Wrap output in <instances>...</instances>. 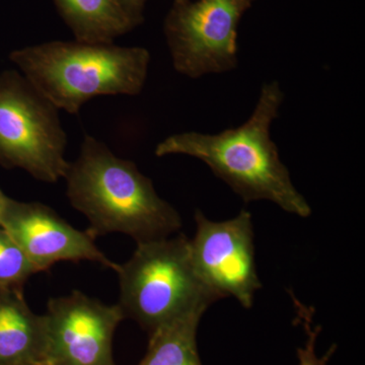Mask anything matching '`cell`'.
I'll use <instances>...</instances> for the list:
<instances>
[{
    "instance_id": "1",
    "label": "cell",
    "mask_w": 365,
    "mask_h": 365,
    "mask_svg": "<svg viewBox=\"0 0 365 365\" xmlns=\"http://www.w3.org/2000/svg\"><path fill=\"white\" fill-rule=\"evenodd\" d=\"M283 101L284 93L278 81L264 83L253 113L241 126L217 134H173L158 144L155 155L198 158L244 202L268 200L288 213L309 217L311 206L295 188L271 138V126L279 116Z\"/></svg>"
},
{
    "instance_id": "12",
    "label": "cell",
    "mask_w": 365,
    "mask_h": 365,
    "mask_svg": "<svg viewBox=\"0 0 365 365\" xmlns=\"http://www.w3.org/2000/svg\"><path fill=\"white\" fill-rule=\"evenodd\" d=\"M203 314H190L151 333L148 351L138 365H202L197 331Z\"/></svg>"
},
{
    "instance_id": "6",
    "label": "cell",
    "mask_w": 365,
    "mask_h": 365,
    "mask_svg": "<svg viewBox=\"0 0 365 365\" xmlns=\"http://www.w3.org/2000/svg\"><path fill=\"white\" fill-rule=\"evenodd\" d=\"M255 0L174 2L163 25L173 66L190 78L237 68V28Z\"/></svg>"
},
{
    "instance_id": "9",
    "label": "cell",
    "mask_w": 365,
    "mask_h": 365,
    "mask_svg": "<svg viewBox=\"0 0 365 365\" xmlns=\"http://www.w3.org/2000/svg\"><path fill=\"white\" fill-rule=\"evenodd\" d=\"M4 228L25 252L38 273L59 262L90 261L118 272L115 263L96 245L88 230H76L49 206L7 199L0 216Z\"/></svg>"
},
{
    "instance_id": "16",
    "label": "cell",
    "mask_w": 365,
    "mask_h": 365,
    "mask_svg": "<svg viewBox=\"0 0 365 365\" xmlns=\"http://www.w3.org/2000/svg\"><path fill=\"white\" fill-rule=\"evenodd\" d=\"M7 199H9V197L4 195V192L0 190V216H1L2 211H4V206H6Z\"/></svg>"
},
{
    "instance_id": "14",
    "label": "cell",
    "mask_w": 365,
    "mask_h": 365,
    "mask_svg": "<svg viewBox=\"0 0 365 365\" xmlns=\"http://www.w3.org/2000/svg\"><path fill=\"white\" fill-rule=\"evenodd\" d=\"M294 299L297 312V323L304 326L306 330L307 339L306 345L297 349V357H299V365H328L334 352L336 351L337 345H332V347L326 352L323 357H319L316 353L317 338H318L322 328L319 326L313 327L314 311L312 307H307L300 304L299 300Z\"/></svg>"
},
{
    "instance_id": "7",
    "label": "cell",
    "mask_w": 365,
    "mask_h": 365,
    "mask_svg": "<svg viewBox=\"0 0 365 365\" xmlns=\"http://www.w3.org/2000/svg\"><path fill=\"white\" fill-rule=\"evenodd\" d=\"M190 255L196 272L220 299L234 297L245 309L253 307L262 288L255 260L252 215L242 210L225 222H212L197 210Z\"/></svg>"
},
{
    "instance_id": "10",
    "label": "cell",
    "mask_w": 365,
    "mask_h": 365,
    "mask_svg": "<svg viewBox=\"0 0 365 365\" xmlns=\"http://www.w3.org/2000/svg\"><path fill=\"white\" fill-rule=\"evenodd\" d=\"M44 314L34 313L23 290H0V365H43Z\"/></svg>"
},
{
    "instance_id": "8",
    "label": "cell",
    "mask_w": 365,
    "mask_h": 365,
    "mask_svg": "<svg viewBox=\"0 0 365 365\" xmlns=\"http://www.w3.org/2000/svg\"><path fill=\"white\" fill-rule=\"evenodd\" d=\"M43 365H116L113 338L125 319L109 306L81 292L48 302Z\"/></svg>"
},
{
    "instance_id": "11",
    "label": "cell",
    "mask_w": 365,
    "mask_h": 365,
    "mask_svg": "<svg viewBox=\"0 0 365 365\" xmlns=\"http://www.w3.org/2000/svg\"><path fill=\"white\" fill-rule=\"evenodd\" d=\"M74 40L114 43L140 25L120 0H53Z\"/></svg>"
},
{
    "instance_id": "3",
    "label": "cell",
    "mask_w": 365,
    "mask_h": 365,
    "mask_svg": "<svg viewBox=\"0 0 365 365\" xmlns=\"http://www.w3.org/2000/svg\"><path fill=\"white\" fill-rule=\"evenodd\" d=\"M9 59L59 111L76 115L97 97L139 95L151 56L143 47L74 40L29 46Z\"/></svg>"
},
{
    "instance_id": "4",
    "label": "cell",
    "mask_w": 365,
    "mask_h": 365,
    "mask_svg": "<svg viewBox=\"0 0 365 365\" xmlns=\"http://www.w3.org/2000/svg\"><path fill=\"white\" fill-rule=\"evenodd\" d=\"M189 241L179 235L139 242L120 265L118 306L148 335L190 314H204L220 299L196 272Z\"/></svg>"
},
{
    "instance_id": "5",
    "label": "cell",
    "mask_w": 365,
    "mask_h": 365,
    "mask_svg": "<svg viewBox=\"0 0 365 365\" xmlns=\"http://www.w3.org/2000/svg\"><path fill=\"white\" fill-rule=\"evenodd\" d=\"M66 132L59 110L21 72L0 74V165L21 169L34 179H64Z\"/></svg>"
},
{
    "instance_id": "17",
    "label": "cell",
    "mask_w": 365,
    "mask_h": 365,
    "mask_svg": "<svg viewBox=\"0 0 365 365\" xmlns=\"http://www.w3.org/2000/svg\"><path fill=\"white\" fill-rule=\"evenodd\" d=\"M185 1V0H175V2Z\"/></svg>"
},
{
    "instance_id": "13",
    "label": "cell",
    "mask_w": 365,
    "mask_h": 365,
    "mask_svg": "<svg viewBox=\"0 0 365 365\" xmlns=\"http://www.w3.org/2000/svg\"><path fill=\"white\" fill-rule=\"evenodd\" d=\"M37 273L25 252L0 227V290H24L26 281Z\"/></svg>"
},
{
    "instance_id": "15",
    "label": "cell",
    "mask_w": 365,
    "mask_h": 365,
    "mask_svg": "<svg viewBox=\"0 0 365 365\" xmlns=\"http://www.w3.org/2000/svg\"><path fill=\"white\" fill-rule=\"evenodd\" d=\"M148 0H120L124 9L136 20L143 21V9Z\"/></svg>"
},
{
    "instance_id": "2",
    "label": "cell",
    "mask_w": 365,
    "mask_h": 365,
    "mask_svg": "<svg viewBox=\"0 0 365 365\" xmlns=\"http://www.w3.org/2000/svg\"><path fill=\"white\" fill-rule=\"evenodd\" d=\"M64 179L69 202L88 218L95 237L120 232L139 244L181 230L179 212L158 196L150 178L93 136L83 137Z\"/></svg>"
}]
</instances>
